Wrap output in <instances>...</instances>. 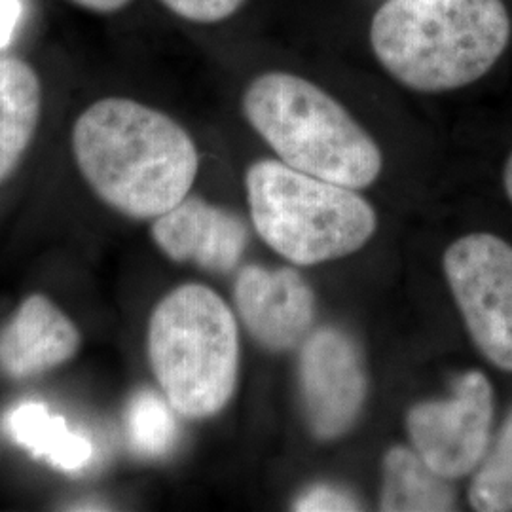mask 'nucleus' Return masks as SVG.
Segmentation results:
<instances>
[{
    "mask_svg": "<svg viewBox=\"0 0 512 512\" xmlns=\"http://www.w3.org/2000/svg\"><path fill=\"white\" fill-rule=\"evenodd\" d=\"M76 164L101 200L137 219L183 202L198 175V150L173 118L131 99L109 97L73 129Z\"/></svg>",
    "mask_w": 512,
    "mask_h": 512,
    "instance_id": "f257e3e1",
    "label": "nucleus"
},
{
    "mask_svg": "<svg viewBox=\"0 0 512 512\" xmlns=\"http://www.w3.org/2000/svg\"><path fill=\"white\" fill-rule=\"evenodd\" d=\"M509 38L501 0H387L370 25L382 67L418 92L473 84L494 67Z\"/></svg>",
    "mask_w": 512,
    "mask_h": 512,
    "instance_id": "f03ea898",
    "label": "nucleus"
},
{
    "mask_svg": "<svg viewBox=\"0 0 512 512\" xmlns=\"http://www.w3.org/2000/svg\"><path fill=\"white\" fill-rule=\"evenodd\" d=\"M243 112L283 164L311 177L357 190L382 171L374 139L334 97L302 76L260 74L243 95Z\"/></svg>",
    "mask_w": 512,
    "mask_h": 512,
    "instance_id": "7ed1b4c3",
    "label": "nucleus"
},
{
    "mask_svg": "<svg viewBox=\"0 0 512 512\" xmlns=\"http://www.w3.org/2000/svg\"><path fill=\"white\" fill-rule=\"evenodd\" d=\"M148 357L173 410L186 418L213 416L238 380L236 319L219 294L184 285L152 313Z\"/></svg>",
    "mask_w": 512,
    "mask_h": 512,
    "instance_id": "20e7f679",
    "label": "nucleus"
},
{
    "mask_svg": "<svg viewBox=\"0 0 512 512\" xmlns=\"http://www.w3.org/2000/svg\"><path fill=\"white\" fill-rule=\"evenodd\" d=\"M256 232L275 253L311 266L359 251L376 230V213L353 188L291 165L262 160L247 171Z\"/></svg>",
    "mask_w": 512,
    "mask_h": 512,
    "instance_id": "39448f33",
    "label": "nucleus"
},
{
    "mask_svg": "<svg viewBox=\"0 0 512 512\" xmlns=\"http://www.w3.org/2000/svg\"><path fill=\"white\" fill-rule=\"evenodd\" d=\"M444 272L476 348L512 372V247L494 234L452 243Z\"/></svg>",
    "mask_w": 512,
    "mask_h": 512,
    "instance_id": "423d86ee",
    "label": "nucleus"
},
{
    "mask_svg": "<svg viewBox=\"0 0 512 512\" xmlns=\"http://www.w3.org/2000/svg\"><path fill=\"white\" fill-rule=\"evenodd\" d=\"M494 420V391L482 372H467L446 401L416 404L408 433L416 452L437 475H469L484 456Z\"/></svg>",
    "mask_w": 512,
    "mask_h": 512,
    "instance_id": "0eeeda50",
    "label": "nucleus"
},
{
    "mask_svg": "<svg viewBox=\"0 0 512 512\" xmlns=\"http://www.w3.org/2000/svg\"><path fill=\"white\" fill-rule=\"evenodd\" d=\"M300 387L317 439L344 435L365 403L366 380L353 340L336 329L313 332L300 355Z\"/></svg>",
    "mask_w": 512,
    "mask_h": 512,
    "instance_id": "6e6552de",
    "label": "nucleus"
},
{
    "mask_svg": "<svg viewBox=\"0 0 512 512\" xmlns=\"http://www.w3.org/2000/svg\"><path fill=\"white\" fill-rule=\"evenodd\" d=\"M234 296L245 327L266 349L294 348L311 329L313 293L294 270L247 266L239 274Z\"/></svg>",
    "mask_w": 512,
    "mask_h": 512,
    "instance_id": "1a4fd4ad",
    "label": "nucleus"
},
{
    "mask_svg": "<svg viewBox=\"0 0 512 512\" xmlns=\"http://www.w3.org/2000/svg\"><path fill=\"white\" fill-rule=\"evenodd\" d=\"M152 236L165 255L196 262L211 272H230L245 251L247 228L234 215L190 198L154 222Z\"/></svg>",
    "mask_w": 512,
    "mask_h": 512,
    "instance_id": "9d476101",
    "label": "nucleus"
},
{
    "mask_svg": "<svg viewBox=\"0 0 512 512\" xmlns=\"http://www.w3.org/2000/svg\"><path fill=\"white\" fill-rule=\"evenodd\" d=\"M78 330L44 296L27 298L0 336V366L14 378H27L71 359Z\"/></svg>",
    "mask_w": 512,
    "mask_h": 512,
    "instance_id": "9b49d317",
    "label": "nucleus"
},
{
    "mask_svg": "<svg viewBox=\"0 0 512 512\" xmlns=\"http://www.w3.org/2000/svg\"><path fill=\"white\" fill-rule=\"evenodd\" d=\"M40 80L18 57H0V181L18 165L37 131Z\"/></svg>",
    "mask_w": 512,
    "mask_h": 512,
    "instance_id": "f8f14e48",
    "label": "nucleus"
},
{
    "mask_svg": "<svg viewBox=\"0 0 512 512\" xmlns=\"http://www.w3.org/2000/svg\"><path fill=\"white\" fill-rule=\"evenodd\" d=\"M4 431L35 458L46 459L65 473L84 471L93 458L90 439L71 431L46 404H19L4 418Z\"/></svg>",
    "mask_w": 512,
    "mask_h": 512,
    "instance_id": "ddd939ff",
    "label": "nucleus"
},
{
    "mask_svg": "<svg viewBox=\"0 0 512 512\" xmlns=\"http://www.w3.org/2000/svg\"><path fill=\"white\" fill-rule=\"evenodd\" d=\"M382 511L435 512L454 509V492L418 452L391 448L384 459Z\"/></svg>",
    "mask_w": 512,
    "mask_h": 512,
    "instance_id": "4468645a",
    "label": "nucleus"
},
{
    "mask_svg": "<svg viewBox=\"0 0 512 512\" xmlns=\"http://www.w3.org/2000/svg\"><path fill=\"white\" fill-rule=\"evenodd\" d=\"M169 401L154 393H137L128 410V435L133 450L143 458H164L177 442V421Z\"/></svg>",
    "mask_w": 512,
    "mask_h": 512,
    "instance_id": "2eb2a0df",
    "label": "nucleus"
},
{
    "mask_svg": "<svg viewBox=\"0 0 512 512\" xmlns=\"http://www.w3.org/2000/svg\"><path fill=\"white\" fill-rule=\"evenodd\" d=\"M469 501L480 512L512 511V414L492 456L476 473L469 490Z\"/></svg>",
    "mask_w": 512,
    "mask_h": 512,
    "instance_id": "dca6fc26",
    "label": "nucleus"
},
{
    "mask_svg": "<svg viewBox=\"0 0 512 512\" xmlns=\"http://www.w3.org/2000/svg\"><path fill=\"white\" fill-rule=\"evenodd\" d=\"M179 18L194 23H219L232 18L247 0H162Z\"/></svg>",
    "mask_w": 512,
    "mask_h": 512,
    "instance_id": "f3484780",
    "label": "nucleus"
},
{
    "mask_svg": "<svg viewBox=\"0 0 512 512\" xmlns=\"http://www.w3.org/2000/svg\"><path fill=\"white\" fill-rule=\"evenodd\" d=\"M294 511L298 512H344L359 511L357 501L351 495L330 488V486H315L306 494L300 495L294 503Z\"/></svg>",
    "mask_w": 512,
    "mask_h": 512,
    "instance_id": "a211bd4d",
    "label": "nucleus"
},
{
    "mask_svg": "<svg viewBox=\"0 0 512 512\" xmlns=\"http://www.w3.org/2000/svg\"><path fill=\"white\" fill-rule=\"evenodd\" d=\"M23 16L21 0H0V52L8 48L14 38L19 19Z\"/></svg>",
    "mask_w": 512,
    "mask_h": 512,
    "instance_id": "6ab92c4d",
    "label": "nucleus"
},
{
    "mask_svg": "<svg viewBox=\"0 0 512 512\" xmlns=\"http://www.w3.org/2000/svg\"><path fill=\"white\" fill-rule=\"evenodd\" d=\"M74 4L92 10V12H99V14H112L118 12L122 8H126L131 0H71Z\"/></svg>",
    "mask_w": 512,
    "mask_h": 512,
    "instance_id": "aec40b11",
    "label": "nucleus"
},
{
    "mask_svg": "<svg viewBox=\"0 0 512 512\" xmlns=\"http://www.w3.org/2000/svg\"><path fill=\"white\" fill-rule=\"evenodd\" d=\"M503 181H505V190H507V196L511 198L512 202V154L509 158V162L505 165V173H503Z\"/></svg>",
    "mask_w": 512,
    "mask_h": 512,
    "instance_id": "412c9836",
    "label": "nucleus"
}]
</instances>
